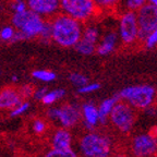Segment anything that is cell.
<instances>
[{
  "instance_id": "cell-30",
  "label": "cell",
  "mask_w": 157,
  "mask_h": 157,
  "mask_svg": "<svg viewBox=\"0 0 157 157\" xmlns=\"http://www.w3.org/2000/svg\"><path fill=\"white\" fill-rule=\"evenodd\" d=\"M33 130H34L35 133L40 134V133H43L46 130V124H45V122L42 120H35L34 122H33Z\"/></svg>"
},
{
  "instance_id": "cell-11",
  "label": "cell",
  "mask_w": 157,
  "mask_h": 157,
  "mask_svg": "<svg viewBox=\"0 0 157 157\" xmlns=\"http://www.w3.org/2000/svg\"><path fill=\"white\" fill-rule=\"evenodd\" d=\"M118 43H119V36H118L117 31H108L99 39V42L96 46V52L99 56L110 55L117 48Z\"/></svg>"
},
{
  "instance_id": "cell-2",
  "label": "cell",
  "mask_w": 157,
  "mask_h": 157,
  "mask_svg": "<svg viewBox=\"0 0 157 157\" xmlns=\"http://www.w3.org/2000/svg\"><path fill=\"white\" fill-rule=\"evenodd\" d=\"M118 96L132 107L145 109L154 103L156 90L150 85L128 86L121 90Z\"/></svg>"
},
{
  "instance_id": "cell-36",
  "label": "cell",
  "mask_w": 157,
  "mask_h": 157,
  "mask_svg": "<svg viewBox=\"0 0 157 157\" xmlns=\"http://www.w3.org/2000/svg\"><path fill=\"white\" fill-rule=\"evenodd\" d=\"M113 157H125L124 155H116V156H113Z\"/></svg>"
},
{
  "instance_id": "cell-24",
  "label": "cell",
  "mask_w": 157,
  "mask_h": 157,
  "mask_svg": "<svg viewBox=\"0 0 157 157\" xmlns=\"http://www.w3.org/2000/svg\"><path fill=\"white\" fill-rule=\"evenodd\" d=\"M145 47L147 49H152L157 46V29H153L152 32H150L146 35L144 39H143Z\"/></svg>"
},
{
  "instance_id": "cell-27",
  "label": "cell",
  "mask_w": 157,
  "mask_h": 157,
  "mask_svg": "<svg viewBox=\"0 0 157 157\" xmlns=\"http://www.w3.org/2000/svg\"><path fill=\"white\" fill-rule=\"evenodd\" d=\"M29 108V101L21 103L20 105H17V107H14L12 110H11V113H10V117H17V116H21L22 113H24Z\"/></svg>"
},
{
  "instance_id": "cell-29",
  "label": "cell",
  "mask_w": 157,
  "mask_h": 157,
  "mask_svg": "<svg viewBox=\"0 0 157 157\" xmlns=\"http://www.w3.org/2000/svg\"><path fill=\"white\" fill-rule=\"evenodd\" d=\"M39 35H40L44 39H46V40L52 38V24H50V23H44V26H43L42 32H40Z\"/></svg>"
},
{
  "instance_id": "cell-25",
  "label": "cell",
  "mask_w": 157,
  "mask_h": 157,
  "mask_svg": "<svg viewBox=\"0 0 157 157\" xmlns=\"http://www.w3.org/2000/svg\"><path fill=\"white\" fill-rule=\"evenodd\" d=\"M69 80L71 81L72 84H74V85L78 86V87L85 85L88 81L85 75H83V74H81V73H76V72L70 74V75H69Z\"/></svg>"
},
{
  "instance_id": "cell-31",
  "label": "cell",
  "mask_w": 157,
  "mask_h": 157,
  "mask_svg": "<svg viewBox=\"0 0 157 157\" xmlns=\"http://www.w3.org/2000/svg\"><path fill=\"white\" fill-rule=\"evenodd\" d=\"M12 9L14 10V12H22L26 10V3L23 0H15L12 3Z\"/></svg>"
},
{
  "instance_id": "cell-9",
  "label": "cell",
  "mask_w": 157,
  "mask_h": 157,
  "mask_svg": "<svg viewBox=\"0 0 157 157\" xmlns=\"http://www.w3.org/2000/svg\"><path fill=\"white\" fill-rule=\"evenodd\" d=\"M48 116L54 120H58L63 128L69 129L78 124L81 118V111L76 106L67 104L58 108L49 109Z\"/></svg>"
},
{
  "instance_id": "cell-23",
  "label": "cell",
  "mask_w": 157,
  "mask_h": 157,
  "mask_svg": "<svg viewBox=\"0 0 157 157\" xmlns=\"http://www.w3.org/2000/svg\"><path fill=\"white\" fill-rule=\"evenodd\" d=\"M45 157H78V156H76V153L72 148H69V150H56V148H52V150H50L45 155Z\"/></svg>"
},
{
  "instance_id": "cell-8",
  "label": "cell",
  "mask_w": 157,
  "mask_h": 157,
  "mask_svg": "<svg viewBox=\"0 0 157 157\" xmlns=\"http://www.w3.org/2000/svg\"><path fill=\"white\" fill-rule=\"evenodd\" d=\"M135 13L139 23V43H142L148 33L157 29V7L147 2Z\"/></svg>"
},
{
  "instance_id": "cell-20",
  "label": "cell",
  "mask_w": 157,
  "mask_h": 157,
  "mask_svg": "<svg viewBox=\"0 0 157 157\" xmlns=\"http://www.w3.org/2000/svg\"><path fill=\"white\" fill-rule=\"evenodd\" d=\"M66 95V91L62 90V88H57V90H54V91L47 92L45 94V96L42 98V101L44 105H52L55 101H59L60 98H62Z\"/></svg>"
},
{
  "instance_id": "cell-3",
  "label": "cell",
  "mask_w": 157,
  "mask_h": 157,
  "mask_svg": "<svg viewBox=\"0 0 157 157\" xmlns=\"http://www.w3.org/2000/svg\"><path fill=\"white\" fill-rule=\"evenodd\" d=\"M111 147L110 139L99 133H87L80 141V150L85 157H109Z\"/></svg>"
},
{
  "instance_id": "cell-16",
  "label": "cell",
  "mask_w": 157,
  "mask_h": 157,
  "mask_svg": "<svg viewBox=\"0 0 157 157\" xmlns=\"http://www.w3.org/2000/svg\"><path fill=\"white\" fill-rule=\"evenodd\" d=\"M119 96H113L110 98H106L105 101L101 103V105L98 106V120L101 123H106L107 119L109 118L111 110H113V106L119 101Z\"/></svg>"
},
{
  "instance_id": "cell-10",
  "label": "cell",
  "mask_w": 157,
  "mask_h": 157,
  "mask_svg": "<svg viewBox=\"0 0 157 157\" xmlns=\"http://www.w3.org/2000/svg\"><path fill=\"white\" fill-rule=\"evenodd\" d=\"M132 152L135 157H150L157 152V140L153 135L140 134L132 141Z\"/></svg>"
},
{
  "instance_id": "cell-19",
  "label": "cell",
  "mask_w": 157,
  "mask_h": 157,
  "mask_svg": "<svg viewBox=\"0 0 157 157\" xmlns=\"http://www.w3.org/2000/svg\"><path fill=\"white\" fill-rule=\"evenodd\" d=\"M147 3V0H120L119 6L122 11H133L136 12L141 7Z\"/></svg>"
},
{
  "instance_id": "cell-15",
  "label": "cell",
  "mask_w": 157,
  "mask_h": 157,
  "mask_svg": "<svg viewBox=\"0 0 157 157\" xmlns=\"http://www.w3.org/2000/svg\"><path fill=\"white\" fill-rule=\"evenodd\" d=\"M82 113H83V117H84V120H85L86 127L90 130H92L99 122V120H98L97 107L92 103H86L82 106Z\"/></svg>"
},
{
  "instance_id": "cell-33",
  "label": "cell",
  "mask_w": 157,
  "mask_h": 157,
  "mask_svg": "<svg viewBox=\"0 0 157 157\" xmlns=\"http://www.w3.org/2000/svg\"><path fill=\"white\" fill-rule=\"evenodd\" d=\"M47 88L46 87H42V88H38V90H35L34 93H33V96L36 101H42V98L45 96V94L47 93Z\"/></svg>"
},
{
  "instance_id": "cell-26",
  "label": "cell",
  "mask_w": 157,
  "mask_h": 157,
  "mask_svg": "<svg viewBox=\"0 0 157 157\" xmlns=\"http://www.w3.org/2000/svg\"><path fill=\"white\" fill-rule=\"evenodd\" d=\"M99 88H101V84L99 83H91V84L86 83L85 85L78 87V94H90V93H93V92L98 91Z\"/></svg>"
},
{
  "instance_id": "cell-21",
  "label": "cell",
  "mask_w": 157,
  "mask_h": 157,
  "mask_svg": "<svg viewBox=\"0 0 157 157\" xmlns=\"http://www.w3.org/2000/svg\"><path fill=\"white\" fill-rule=\"evenodd\" d=\"M93 1L99 10L110 11V10L117 9L120 0H93Z\"/></svg>"
},
{
  "instance_id": "cell-6",
  "label": "cell",
  "mask_w": 157,
  "mask_h": 157,
  "mask_svg": "<svg viewBox=\"0 0 157 157\" xmlns=\"http://www.w3.org/2000/svg\"><path fill=\"white\" fill-rule=\"evenodd\" d=\"M118 36L121 44L132 46L139 43V23L136 13L133 11H123L118 22Z\"/></svg>"
},
{
  "instance_id": "cell-22",
  "label": "cell",
  "mask_w": 157,
  "mask_h": 157,
  "mask_svg": "<svg viewBox=\"0 0 157 157\" xmlns=\"http://www.w3.org/2000/svg\"><path fill=\"white\" fill-rule=\"evenodd\" d=\"M32 75L33 78L44 82H52L57 78L55 72L48 71V70H35V71H33Z\"/></svg>"
},
{
  "instance_id": "cell-35",
  "label": "cell",
  "mask_w": 157,
  "mask_h": 157,
  "mask_svg": "<svg viewBox=\"0 0 157 157\" xmlns=\"http://www.w3.org/2000/svg\"><path fill=\"white\" fill-rule=\"evenodd\" d=\"M17 76H15V75H14V76H12V81H13V82H17Z\"/></svg>"
},
{
  "instance_id": "cell-7",
  "label": "cell",
  "mask_w": 157,
  "mask_h": 157,
  "mask_svg": "<svg viewBox=\"0 0 157 157\" xmlns=\"http://www.w3.org/2000/svg\"><path fill=\"white\" fill-rule=\"evenodd\" d=\"M110 121L118 130L122 133H128L132 130L135 121V113L132 106L128 103L118 101L113 106L110 115Z\"/></svg>"
},
{
  "instance_id": "cell-12",
  "label": "cell",
  "mask_w": 157,
  "mask_h": 157,
  "mask_svg": "<svg viewBox=\"0 0 157 157\" xmlns=\"http://www.w3.org/2000/svg\"><path fill=\"white\" fill-rule=\"evenodd\" d=\"M29 10L37 14H52L59 9V0H27Z\"/></svg>"
},
{
  "instance_id": "cell-5",
  "label": "cell",
  "mask_w": 157,
  "mask_h": 157,
  "mask_svg": "<svg viewBox=\"0 0 157 157\" xmlns=\"http://www.w3.org/2000/svg\"><path fill=\"white\" fill-rule=\"evenodd\" d=\"M12 23L20 32H22L25 39L39 35L44 26V21L40 15L27 9L22 12H15L12 17Z\"/></svg>"
},
{
  "instance_id": "cell-28",
  "label": "cell",
  "mask_w": 157,
  "mask_h": 157,
  "mask_svg": "<svg viewBox=\"0 0 157 157\" xmlns=\"http://www.w3.org/2000/svg\"><path fill=\"white\" fill-rule=\"evenodd\" d=\"M14 33H15L14 29L11 26H6L0 31V38L3 39V40H9V42H11V39H12Z\"/></svg>"
},
{
  "instance_id": "cell-17",
  "label": "cell",
  "mask_w": 157,
  "mask_h": 157,
  "mask_svg": "<svg viewBox=\"0 0 157 157\" xmlns=\"http://www.w3.org/2000/svg\"><path fill=\"white\" fill-rule=\"evenodd\" d=\"M81 38L85 39V40L92 43V44H95L97 46L98 42H99V38H101L99 29L95 25H88V26H86L83 29Z\"/></svg>"
},
{
  "instance_id": "cell-18",
  "label": "cell",
  "mask_w": 157,
  "mask_h": 157,
  "mask_svg": "<svg viewBox=\"0 0 157 157\" xmlns=\"http://www.w3.org/2000/svg\"><path fill=\"white\" fill-rule=\"evenodd\" d=\"M74 48L76 49V52L78 54L84 55V56H91L94 52H96V45L92 44L83 38H80V40L74 46Z\"/></svg>"
},
{
  "instance_id": "cell-1",
  "label": "cell",
  "mask_w": 157,
  "mask_h": 157,
  "mask_svg": "<svg viewBox=\"0 0 157 157\" xmlns=\"http://www.w3.org/2000/svg\"><path fill=\"white\" fill-rule=\"evenodd\" d=\"M52 38L62 47H74L83 32L81 22L67 14L58 15L52 23Z\"/></svg>"
},
{
  "instance_id": "cell-14",
  "label": "cell",
  "mask_w": 157,
  "mask_h": 157,
  "mask_svg": "<svg viewBox=\"0 0 157 157\" xmlns=\"http://www.w3.org/2000/svg\"><path fill=\"white\" fill-rule=\"evenodd\" d=\"M72 136L71 133L67 130L66 128L59 129L55 132L52 140V148L56 150H69L71 148Z\"/></svg>"
},
{
  "instance_id": "cell-34",
  "label": "cell",
  "mask_w": 157,
  "mask_h": 157,
  "mask_svg": "<svg viewBox=\"0 0 157 157\" xmlns=\"http://www.w3.org/2000/svg\"><path fill=\"white\" fill-rule=\"evenodd\" d=\"M147 2L151 3V5L155 6V7H157V0H147Z\"/></svg>"
},
{
  "instance_id": "cell-13",
  "label": "cell",
  "mask_w": 157,
  "mask_h": 157,
  "mask_svg": "<svg viewBox=\"0 0 157 157\" xmlns=\"http://www.w3.org/2000/svg\"><path fill=\"white\" fill-rule=\"evenodd\" d=\"M22 103V95L17 90L7 87L0 92V109H13Z\"/></svg>"
},
{
  "instance_id": "cell-4",
  "label": "cell",
  "mask_w": 157,
  "mask_h": 157,
  "mask_svg": "<svg viewBox=\"0 0 157 157\" xmlns=\"http://www.w3.org/2000/svg\"><path fill=\"white\" fill-rule=\"evenodd\" d=\"M59 8L78 22L88 21L99 11L93 0H59Z\"/></svg>"
},
{
  "instance_id": "cell-32",
  "label": "cell",
  "mask_w": 157,
  "mask_h": 157,
  "mask_svg": "<svg viewBox=\"0 0 157 157\" xmlns=\"http://www.w3.org/2000/svg\"><path fill=\"white\" fill-rule=\"evenodd\" d=\"M34 88H33L32 85H24L21 90H20V93L22 95V97H29V96L33 95L34 93Z\"/></svg>"
}]
</instances>
